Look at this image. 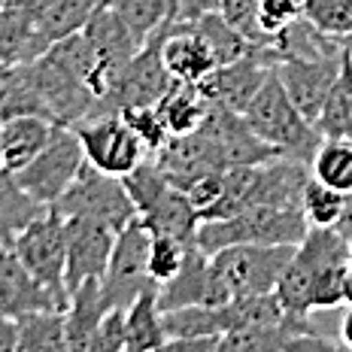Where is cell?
Instances as JSON below:
<instances>
[{
	"mask_svg": "<svg viewBox=\"0 0 352 352\" xmlns=\"http://www.w3.org/2000/svg\"><path fill=\"white\" fill-rule=\"evenodd\" d=\"M307 231L300 207H249L231 219L201 222L197 246L207 255L225 246H298Z\"/></svg>",
	"mask_w": 352,
	"mask_h": 352,
	"instance_id": "obj_3",
	"label": "cell"
},
{
	"mask_svg": "<svg viewBox=\"0 0 352 352\" xmlns=\"http://www.w3.org/2000/svg\"><path fill=\"white\" fill-rule=\"evenodd\" d=\"M6 249H10V246H6V240H3V237H0V255H3V252H6Z\"/></svg>",
	"mask_w": 352,
	"mask_h": 352,
	"instance_id": "obj_46",
	"label": "cell"
},
{
	"mask_svg": "<svg viewBox=\"0 0 352 352\" xmlns=\"http://www.w3.org/2000/svg\"><path fill=\"white\" fill-rule=\"evenodd\" d=\"M67 225V295L88 280H104L116 231L91 219H64Z\"/></svg>",
	"mask_w": 352,
	"mask_h": 352,
	"instance_id": "obj_14",
	"label": "cell"
},
{
	"mask_svg": "<svg viewBox=\"0 0 352 352\" xmlns=\"http://www.w3.org/2000/svg\"><path fill=\"white\" fill-rule=\"evenodd\" d=\"M316 131L322 137H343V140H352V61L343 52V67L340 76L328 94V104L322 109Z\"/></svg>",
	"mask_w": 352,
	"mask_h": 352,
	"instance_id": "obj_26",
	"label": "cell"
},
{
	"mask_svg": "<svg viewBox=\"0 0 352 352\" xmlns=\"http://www.w3.org/2000/svg\"><path fill=\"white\" fill-rule=\"evenodd\" d=\"M128 346V337H124V310L122 307H113L100 325L94 328V334L88 337L85 352H119Z\"/></svg>",
	"mask_w": 352,
	"mask_h": 352,
	"instance_id": "obj_38",
	"label": "cell"
},
{
	"mask_svg": "<svg viewBox=\"0 0 352 352\" xmlns=\"http://www.w3.org/2000/svg\"><path fill=\"white\" fill-rule=\"evenodd\" d=\"M124 337H128V346L137 352H155L167 340L164 322H161V307H158V285L143 292L124 310Z\"/></svg>",
	"mask_w": 352,
	"mask_h": 352,
	"instance_id": "obj_22",
	"label": "cell"
},
{
	"mask_svg": "<svg viewBox=\"0 0 352 352\" xmlns=\"http://www.w3.org/2000/svg\"><path fill=\"white\" fill-rule=\"evenodd\" d=\"M82 34H85L88 46H91L94 58H98V67L104 73L107 85L113 88V82L119 79V73L124 70V64L140 52L143 40L131 31V25L109 3L94 10V16L85 21Z\"/></svg>",
	"mask_w": 352,
	"mask_h": 352,
	"instance_id": "obj_15",
	"label": "cell"
},
{
	"mask_svg": "<svg viewBox=\"0 0 352 352\" xmlns=\"http://www.w3.org/2000/svg\"><path fill=\"white\" fill-rule=\"evenodd\" d=\"M295 246H225L210 255V307L274 295Z\"/></svg>",
	"mask_w": 352,
	"mask_h": 352,
	"instance_id": "obj_1",
	"label": "cell"
},
{
	"mask_svg": "<svg viewBox=\"0 0 352 352\" xmlns=\"http://www.w3.org/2000/svg\"><path fill=\"white\" fill-rule=\"evenodd\" d=\"M6 6H10V0H0V10H6Z\"/></svg>",
	"mask_w": 352,
	"mask_h": 352,
	"instance_id": "obj_48",
	"label": "cell"
},
{
	"mask_svg": "<svg viewBox=\"0 0 352 352\" xmlns=\"http://www.w3.org/2000/svg\"><path fill=\"white\" fill-rule=\"evenodd\" d=\"M188 252V243H179L173 237H164V234H152V246H149V261H146V270L158 285L167 283L170 276H176V270L182 267Z\"/></svg>",
	"mask_w": 352,
	"mask_h": 352,
	"instance_id": "obj_35",
	"label": "cell"
},
{
	"mask_svg": "<svg viewBox=\"0 0 352 352\" xmlns=\"http://www.w3.org/2000/svg\"><path fill=\"white\" fill-rule=\"evenodd\" d=\"M285 346V331L283 328H267V325H246V328H231L219 337L212 352H283Z\"/></svg>",
	"mask_w": 352,
	"mask_h": 352,
	"instance_id": "obj_32",
	"label": "cell"
},
{
	"mask_svg": "<svg viewBox=\"0 0 352 352\" xmlns=\"http://www.w3.org/2000/svg\"><path fill=\"white\" fill-rule=\"evenodd\" d=\"M219 337H167L155 352H212Z\"/></svg>",
	"mask_w": 352,
	"mask_h": 352,
	"instance_id": "obj_40",
	"label": "cell"
},
{
	"mask_svg": "<svg viewBox=\"0 0 352 352\" xmlns=\"http://www.w3.org/2000/svg\"><path fill=\"white\" fill-rule=\"evenodd\" d=\"M3 124V122H0ZM0 170H3V143H0Z\"/></svg>",
	"mask_w": 352,
	"mask_h": 352,
	"instance_id": "obj_47",
	"label": "cell"
},
{
	"mask_svg": "<svg viewBox=\"0 0 352 352\" xmlns=\"http://www.w3.org/2000/svg\"><path fill=\"white\" fill-rule=\"evenodd\" d=\"M122 182H124V188H128L131 201H134L137 216H143V212L149 210L152 204H155L158 197L167 192V188H170V182H167L164 170H161L158 161L152 158V155H146L128 176H122Z\"/></svg>",
	"mask_w": 352,
	"mask_h": 352,
	"instance_id": "obj_31",
	"label": "cell"
},
{
	"mask_svg": "<svg viewBox=\"0 0 352 352\" xmlns=\"http://www.w3.org/2000/svg\"><path fill=\"white\" fill-rule=\"evenodd\" d=\"M113 307L104 298V285L100 280H88L79 289L70 292V304L64 310V328H67V346L70 352H85L88 337L94 334V328L100 325V319Z\"/></svg>",
	"mask_w": 352,
	"mask_h": 352,
	"instance_id": "obj_20",
	"label": "cell"
},
{
	"mask_svg": "<svg viewBox=\"0 0 352 352\" xmlns=\"http://www.w3.org/2000/svg\"><path fill=\"white\" fill-rule=\"evenodd\" d=\"M152 36L158 40L161 61H164L167 73H170L176 82L197 85L219 67L216 55L207 46V40L197 34L195 21H182L170 16L164 25L152 31Z\"/></svg>",
	"mask_w": 352,
	"mask_h": 352,
	"instance_id": "obj_12",
	"label": "cell"
},
{
	"mask_svg": "<svg viewBox=\"0 0 352 352\" xmlns=\"http://www.w3.org/2000/svg\"><path fill=\"white\" fill-rule=\"evenodd\" d=\"M46 310H61V304L43 283H36L31 270L25 267L12 249L0 255V316L3 319H25L31 313H46Z\"/></svg>",
	"mask_w": 352,
	"mask_h": 352,
	"instance_id": "obj_16",
	"label": "cell"
},
{
	"mask_svg": "<svg viewBox=\"0 0 352 352\" xmlns=\"http://www.w3.org/2000/svg\"><path fill=\"white\" fill-rule=\"evenodd\" d=\"M82 164H85V152H82V143H79L76 131L67 128V124H55L46 149H43L25 170H19L16 179L36 204L55 207L58 197L67 192L70 182L76 179Z\"/></svg>",
	"mask_w": 352,
	"mask_h": 352,
	"instance_id": "obj_6",
	"label": "cell"
},
{
	"mask_svg": "<svg viewBox=\"0 0 352 352\" xmlns=\"http://www.w3.org/2000/svg\"><path fill=\"white\" fill-rule=\"evenodd\" d=\"M298 19H304V0H258V28L267 43Z\"/></svg>",
	"mask_w": 352,
	"mask_h": 352,
	"instance_id": "obj_36",
	"label": "cell"
},
{
	"mask_svg": "<svg viewBox=\"0 0 352 352\" xmlns=\"http://www.w3.org/2000/svg\"><path fill=\"white\" fill-rule=\"evenodd\" d=\"M210 100L204 98V91L197 85H186V82H176L164 98L158 100V109L164 116L167 128H170V137L179 134H192L204 124L210 113Z\"/></svg>",
	"mask_w": 352,
	"mask_h": 352,
	"instance_id": "obj_24",
	"label": "cell"
},
{
	"mask_svg": "<svg viewBox=\"0 0 352 352\" xmlns=\"http://www.w3.org/2000/svg\"><path fill=\"white\" fill-rule=\"evenodd\" d=\"M337 231L346 237V243H349V249H352V197H349V207H346V212H343V219L337 222Z\"/></svg>",
	"mask_w": 352,
	"mask_h": 352,
	"instance_id": "obj_43",
	"label": "cell"
},
{
	"mask_svg": "<svg viewBox=\"0 0 352 352\" xmlns=\"http://www.w3.org/2000/svg\"><path fill=\"white\" fill-rule=\"evenodd\" d=\"M283 352H349L340 340L319 334L316 328H307V331H295L285 334V346Z\"/></svg>",
	"mask_w": 352,
	"mask_h": 352,
	"instance_id": "obj_39",
	"label": "cell"
},
{
	"mask_svg": "<svg viewBox=\"0 0 352 352\" xmlns=\"http://www.w3.org/2000/svg\"><path fill=\"white\" fill-rule=\"evenodd\" d=\"M201 134L207 137L216 149L219 161L228 167H249L264 164V161L280 158L267 143L249 128V122L240 113H231L225 107H210L207 119L201 124Z\"/></svg>",
	"mask_w": 352,
	"mask_h": 352,
	"instance_id": "obj_13",
	"label": "cell"
},
{
	"mask_svg": "<svg viewBox=\"0 0 352 352\" xmlns=\"http://www.w3.org/2000/svg\"><path fill=\"white\" fill-rule=\"evenodd\" d=\"M46 210L49 207L36 204L34 197L19 186L16 173L0 170V237L6 240V246L16 243L19 234Z\"/></svg>",
	"mask_w": 352,
	"mask_h": 352,
	"instance_id": "obj_23",
	"label": "cell"
},
{
	"mask_svg": "<svg viewBox=\"0 0 352 352\" xmlns=\"http://www.w3.org/2000/svg\"><path fill=\"white\" fill-rule=\"evenodd\" d=\"M52 43L46 40L36 25L21 10H0V67L10 64H31L36 61Z\"/></svg>",
	"mask_w": 352,
	"mask_h": 352,
	"instance_id": "obj_21",
	"label": "cell"
},
{
	"mask_svg": "<svg viewBox=\"0 0 352 352\" xmlns=\"http://www.w3.org/2000/svg\"><path fill=\"white\" fill-rule=\"evenodd\" d=\"M79 143H82L85 161L109 176H128L140 161L149 155L140 137L131 131V124L122 119V113L94 116L79 124H73Z\"/></svg>",
	"mask_w": 352,
	"mask_h": 352,
	"instance_id": "obj_9",
	"label": "cell"
},
{
	"mask_svg": "<svg viewBox=\"0 0 352 352\" xmlns=\"http://www.w3.org/2000/svg\"><path fill=\"white\" fill-rule=\"evenodd\" d=\"M243 119L280 158L300 161L307 167H310L316 149L325 140L316 131V124L307 122L300 116V109L289 100L280 76H276V67L267 82H264V88L255 94V100L246 107Z\"/></svg>",
	"mask_w": 352,
	"mask_h": 352,
	"instance_id": "obj_2",
	"label": "cell"
},
{
	"mask_svg": "<svg viewBox=\"0 0 352 352\" xmlns=\"http://www.w3.org/2000/svg\"><path fill=\"white\" fill-rule=\"evenodd\" d=\"M16 258L31 270L36 283H43L67 310L70 295H67V225L64 216L49 207L43 216H36L31 225L16 237L10 246Z\"/></svg>",
	"mask_w": 352,
	"mask_h": 352,
	"instance_id": "obj_5",
	"label": "cell"
},
{
	"mask_svg": "<svg viewBox=\"0 0 352 352\" xmlns=\"http://www.w3.org/2000/svg\"><path fill=\"white\" fill-rule=\"evenodd\" d=\"M149 246H152V231L143 225V219L137 216L128 228L116 234V246L109 255V267L104 274V298L109 307H122L128 310L143 292L155 289V280L146 270L149 261Z\"/></svg>",
	"mask_w": 352,
	"mask_h": 352,
	"instance_id": "obj_7",
	"label": "cell"
},
{
	"mask_svg": "<svg viewBox=\"0 0 352 352\" xmlns=\"http://www.w3.org/2000/svg\"><path fill=\"white\" fill-rule=\"evenodd\" d=\"M119 352H137V349H131V346H124V349H119Z\"/></svg>",
	"mask_w": 352,
	"mask_h": 352,
	"instance_id": "obj_49",
	"label": "cell"
},
{
	"mask_svg": "<svg viewBox=\"0 0 352 352\" xmlns=\"http://www.w3.org/2000/svg\"><path fill=\"white\" fill-rule=\"evenodd\" d=\"M337 340L343 343L349 352H352V307L346 313H343V319H340V328H337Z\"/></svg>",
	"mask_w": 352,
	"mask_h": 352,
	"instance_id": "obj_42",
	"label": "cell"
},
{
	"mask_svg": "<svg viewBox=\"0 0 352 352\" xmlns=\"http://www.w3.org/2000/svg\"><path fill=\"white\" fill-rule=\"evenodd\" d=\"M210 295H212L210 255L197 243H192L186 252L182 267L176 270V276H170L167 283L158 285V307H161V313L179 310V307H195V304L210 307Z\"/></svg>",
	"mask_w": 352,
	"mask_h": 352,
	"instance_id": "obj_17",
	"label": "cell"
},
{
	"mask_svg": "<svg viewBox=\"0 0 352 352\" xmlns=\"http://www.w3.org/2000/svg\"><path fill=\"white\" fill-rule=\"evenodd\" d=\"M340 46H343V52H346V58L352 61V34H349V36H343V40H340Z\"/></svg>",
	"mask_w": 352,
	"mask_h": 352,
	"instance_id": "obj_45",
	"label": "cell"
},
{
	"mask_svg": "<svg viewBox=\"0 0 352 352\" xmlns=\"http://www.w3.org/2000/svg\"><path fill=\"white\" fill-rule=\"evenodd\" d=\"M349 197L337 188L319 182L316 176H310L300 195V212H304L310 228H337V222L343 219V212L349 207Z\"/></svg>",
	"mask_w": 352,
	"mask_h": 352,
	"instance_id": "obj_28",
	"label": "cell"
},
{
	"mask_svg": "<svg viewBox=\"0 0 352 352\" xmlns=\"http://www.w3.org/2000/svg\"><path fill=\"white\" fill-rule=\"evenodd\" d=\"M219 12L237 28L255 46H264V34L258 28V0H219Z\"/></svg>",
	"mask_w": 352,
	"mask_h": 352,
	"instance_id": "obj_37",
	"label": "cell"
},
{
	"mask_svg": "<svg viewBox=\"0 0 352 352\" xmlns=\"http://www.w3.org/2000/svg\"><path fill=\"white\" fill-rule=\"evenodd\" d=\"M173 85H176V79L167 73L164 61H161L158 40L149 34L140 46V52L124 64L119 79L109 88V94L98 104L94 116L122 113V109H134V107H155Z\"/></svg>",
	"mask_w": 352,
	"mask_h": 352,
	"instance_id": "obj_8",
	"label": "cell"
},
{
	"mask_svg": "<svg viewBox=\"0 0 352 352\" xmlns=\"http://www.w3.org/2000/svg\"><path fill=\"white\" fill-rule=\"evenodd\" d=\"M55 122L46 116H19L0 124V143H3V170L19 173L46 149Z\"/></svg>",
	"mask_w": 352,
	"mask_h": 352,
	"instance_id": "obj_18",
	"label": "cell"
},
{
	"mask_svg": "<svg viewBox=\"0 0 352 352\" xmlns=\"http://www.w3.org/2000/svg\"><path fill=\"white\" fill-rule=\"evenodd\" d=\"M343 307H352V261L346 264V274H343Z\"/></svg>",
	"mask_w": 352,
	"mask_h": 352,
	"instance_id": "obj_44",
	"label": "cell"
},
{
	"mask_svg": "<svg viewBox=\"0 0 352 352\" xmlns=\"http://www.w3.org/2000/svg\"><path fill=\"white\" fill-rule=\"evenodd\" d=\"M195 28H197V34L207 40V46L212 49L216 64H231V61H237V58H243L246 52L255 49V43H249L219 10L204 12L201 19H195Z\"/></svg>",
	"mask_w": 352,
	"mask_h": 352,
	"instance_id": "obj_29",
	"label": "cell"
},
{
	"mask_svg": "<svg viewBox=\"0 0 352 352\" xmlns=\"http://www.w3.org/2000/svg\"><path fill=\"white\" fill-rule=\"evenodd\" d=\"M107 3L128 21L131 31L140 36L143 43L155 28H161L176 12L173 0H107Z\"/></svg>",
	"mask_w": 352,
	"mask_h": 352,
	"instance_id": "obj_30",
	"label": "cell"
},
{
	"mask_svg": "<svg viewBox=\"0 0 352 352\" xmlns=\"http://www.w3.org/2000/svg\"><path fill=\"white\" fill-rule=\"evenodd\" d=\"M122 119L131 124L140 143L146 146V152H158L161 146L170 140V128H167L164 116H161L158 104L155 107H134V109H122Z\"/></svg>",
	"mask_w": 352,
	"mask_h": 352,
	"instance_id": "obj_34",
	"label": "cell"
},
{
	"mask_svg": "<svg viewBox=\"0 0 352 352\" xmlns=\"http://www.w3.org/2000/svg\"><path fill=\"white\" fill-rule=\"evenodd\" d=\"M310 173L337 192L352 195V140H343V137L322 140L310 161Z\"/></svg>",
	"mask_w": 352,
	"mask_h": 352,
	"instance_id": "obj_27",
	"label": "cell"
},
{
	"mask_svg": "<svg viewBox=\"0 0 352 352\" xmlns=\"http://www.w3.org/2000/svg\"><path fill=\"white\" fill-rule=\"evenodd\" d=\"M52 210L61 212L64 219H91V222L113 228L116 234L137 219V207L131 201L128 188H124L122 176H109L91 167L88 161L79 167L76 179L58 197Z\"/></svg>",
	"mask_w": 352,
	"mask_h": 352,
	"instance_id": "obj_4",
	"label": "cell"
},
{
	"mask_svg": "<svg viewBox=\"0 0 352 352\" xmlns=\"http://www.w3.org/2000/svg\"><path fill=\"white\" fill-rule=\"evenodd\" d=\"M140 219L152 234H164V237H173V240H179V243H188V246L197 243L201 216H197L192 197L182 192V188L170 186Z\"/></svg>",
	"mask_w": 352,
	"mask_h": 352,
	"instance_id": "obj_19",
	"label": "cell"
},
{
	"mask_svg": "<svg viewBox=\"0 0 352 352\" xmlns=\"http://www.w3.org/2000/svg\"><path fill=\"white\" fill-rule=\"evenodd\" d=\"M340 67L343 52L322 58H285V61H276V76H280L289 100L300 109V116L316 124L328 104V94L340 76Z\"/></svg>",
	"mask_w": 352,
	"mask_h": 352,
	"instance_id": "obj_11",
	"label": "cell"
},
{
	"mask_svg": "<svg viewBox=\"0 0 352 352\" xmlns=\"http://www.w3.org/2000/svg\"><path fill=\"white\" fill-rule=\"evenodd\" d=\"M0 352H19V322L0 316Z\"/></svg>",
	"mask_w": 352,
	"mask_h": 352,
	"instance_id": "obj_41",
	"label": "cell"
},
{
	"mask_svg": "<svg viewBox=\"0 0 352 352\" xmlns=\"http://www.w3.org/2000/svg\"><path fill=\"white\" fill-rule=\"evenodd\" d=\"M19 352H70L64 313L46 310L19 319Z\"/></svg>",
	"mask_w": 352,
	"mask_h": 352,
	"instance_id": "obj_25",
	"label": "cell"
},
{
	"mask_svg": "<svg viewBox=\"0 0 352 352\" xmlns=\"http://www.w3.org/2000/svg\"><path fill=\"white\" fill-rule=\"evenodd\" d=\"M276 61L267 52V43L255 46L252 52H246L243 58L231 64H219L204 82H197V88L204 91V98L212 107H225L231 113H246V107L255 100V94L264 88V82L270 79Z\"/></svg>",
	"mask_w": 352,
	"mask_h": 352,
	"instance_id": "obj_10",
	"label": "cell"
},
{
	"mask_svg": "<svg viewBox=\"0 0 352 352\" xmlns=\"http://www.w3.org/2000/svg\"><path fill=\"white\" fill-rule=\"evenodd\" d=\"M304 19L328 36L352 34V0H304Z\"/></svg>",
	"mask_w": 352,
	"mask_h": 352,
	"instance_id": "obj_33",
	"label": "cell"
}]
</instances>
